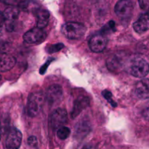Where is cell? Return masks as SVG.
Segmentation results:
<instances>
[{
  "mask_svg": "<svg viewBox=\"0 0 149 149\" xmlns=\"http://www.w3.org/2000/svg\"><path fill=\"white\" fill-rule=\"evenodd\" d=\"M61 32L67 39H79L85 33L86 27L81 23L68 22L62 26Z\"/></svg>",
  "mask_w": 149,
  "mask_h": 149,
  "instance_id": "obj_1",
  "label": "cell"
},
{
  "mask_svg": "<svg viewBox=\"0 0 149 149\" xmlns=\"http://www.w3.org/2000/svg\"><path fill=\"white\" fill-rule=\"evenodd\" d=\"M45 101V96L42 92L32 93L28 100V113L31 117L37 116L42 109Z\"/></svg>",
  "mask_w": 149,
  "mask_h": 149,
  "instance_id": "obj_2",
  "label": "cell"
},
{
  "mask_svg": "<svg viewBox=\"0 0 149 149\" xmlns=\"http://www.w3.org/2000/svg\"><path fill=\"white\" fill-rule=\"evenodd\" d=\"M148 64L142 58H135L132 61L128 68V72L136 78H144L148 74Z\"/></svg>",
  "mask_w": 149,
  "mask_h": 149,
  "instance_id": "obj_3",
  "label": "cell"
},
{
  "mask_svg": "<svg viewBox=\"0 0 149 149\" xmlns=\"http://www.w3.org/2000/svg\"><path fill=\"white\" fill-rule=\"evenodd\" d=\"M134 5L131 0H119L115 6V13L122 20L130 18L133 12Z\"/></svg>",
  "mask_w": 149,
  "mask_h": 149,
  "instance_id": "obj_4",
  "label": "cell"
},
{
  "mask_svg": "<svg viewBox=\"0 0 149 149\" xmlns=\"http://www.w3.org/2000/svg\"><path fill=\"white\" fill-rule=\"evenodd\" d=\"M47 37V33L42 29L36 27L28 31L23 35V40L30 45L41 43Z\"/></svg>",
  "mask_w": 149,
  "mask_h": 149,
  "instance_id": "obj_5",
  "label": "cell"
},
{
  "mask_svg": "<svg viewBox=\"0 0 149 149\" xmlns=\"http://www.w3.org/2000/svg\"><path fill=\"white\" fill-rule=\"evenodd\" d=\"M19 9L14 6H11L6 9L3 13L4 18V23L6 26V29L8 31L12 32L15 31V20L18 17Z\"/></svg>",
  "mask_w": 149,
  "mask_h": 149,
  "instance_id": "obj_6",
  "label": "cell"
},
{
  "mask_svg": "<svg viewBox=\"0 0 149 149\" xmlns=\"http://www.w3.org/2000/svg\"><path fill=\"white\" fill-rule=\"evenodd\" d=\"M68 114L65 109H57L54 111L49 117V125L52 129L58 130L63 126L67 122Z\"/></svg>",
  "mask_w": 149,
  "mask_h": 149,
  "instance_id": "obj_7",
  "label": "cell"
},
{
  "mask_svg": "<svg viewBox=\"0 0 149 149\" xmlns=\"http://www.w3.org/2000/svg\"><path fill=\"white\" fill-rule=\"evenodd\" d=\"M21 132L16 128H13L9 132L6 139V148L7 149H18L21 144Z\"/></svg>",
  "mask_w": 149,
  "mask_h": 149,
  "instance_id": "obj_8",
  "label": "cell"
},
{
  "mask_svg": "<svg viewBox=\"0 0 149 149\" xmlns=\"http://www.w3.org/2000/svg\"><path fill=\"white\" fill-rule=\"evenodd\" d=\"M63 97V89L59 84H52L47 91L46 98L49 105L58 104Z\"/></svg>",
  "mask_w": 149,
  "mask_h": 149,
  "instance_id": "obj_9",
  "label": "cell"
},
{
  "mask_svg": "<svg viewBox=\"0 0 149 149\" xmlns=\"http://www.w3.org/2000/svg\"><path fill=\"white\" fill-rule=\"evenodd\" d=\"M107 38L103 34H95L89 41L90 49L94 52H103L107 45Z\"/></svg>",
  "mask_w": 149,
  "mask_h": 149,
  "instance_id": "obj_10",
  "label": "cell"
},
{
  "mask_svg": "<svg viewBox=\"0 0 149 149\" xmlns=\"http://www.w3.org/2000/svg\"><path fill=\"white\" fill-rule=\"evenodd\" d=\"M90 105V100L85 96H80L75 100L73 107L71 116L72 118H76L81 113L84 109H87Z\"/></svg>",
  "mask_w": 149,
  "mask_h": 149,
  "instance_id": "obj_11",
  "label": "cell"
},
{
  "mask_svg": "<svg viewBox=\"0 0 149 149\" xmlns=\"http://www.w3.org/2000/svg\"><path fill=\"white\" fill-rule=\"evenodd\" d=\"M15 59L11 55L0 53V71L6 72L11 70L15 65Z\"/></svg>",
  "mask_w": 149,
  "mask_h": 149,
  "instance_id": "obj_12",
  "label": "cell"
},
{
  "mask_svg": "<svg viewBox=\"0 0 149 149\" xmlns=\"http://www.w3.org/2000/svg\"><path fill=\"white\" fill-rule=\"evenodd\" d=\"M133 29L138 33H144L148 31L149 29V18L148 13L142 15L138 20L133 23Z\"/></svg>",
  "mask_w": 149,
  "mask_h": 149,
  "instance_id": "obj_13",
  "label": "cell"
},
{
  "mask_svg": "<svg viewBox=\"0 0 149 149\" xmlns=\"http://www.w3.org/2000/svg\"><path fill=\"white\" fill-rule=\"evenodd\" d=\"M34 14L37 19V27L42 29L46 27L49 23V13L43 8H38L34 12Z\"/></svg>",
  "mask_w": 149,
  "mask_h": 149,
  "instance_id": "obj_14",
  "label": "cell"
},
{
  "mask_svg": "<svg viewBox=\"0 0 149 149\" xmlns=\"http://www.w3.org/2000/svg\"><path fill=\"white\" fill-rule=\"evenodd\" d=\"M135 94L141 99H148L149 97L148 79H145L140 81L136 84L135 87Z\"/></svg>",
  "mask_w": 149,
  "mask_h": 149,
  "instance_id": "obj_15",
  "label": "cell"
},
{
  "mask_svg": "<svg viewBox=\"0 0 149 149\" xmlns=\"http://www.w3.org/2000/svg\"><path fill=\"white\" fill-rule=\"evenodd\" d=\"M90 131V125L87 121H80L76 125L75 133L76 136L78 138H83L86 136Z\"/></svg>",
  "mask_w": 149,
  "mask_h": 149,
  "instance_id": "obj_16",
  "label": "cell"
},
{
  "mask_svg": "<svg viewBox=\"0 0 149 149\" xmlns=\"http://www.w3.org/2000/svg\"><path fill=\"white\" fill-rule=\"evenodd\" d=\"M124 65V62L122 58L116 55H113L111 58H108L107 67L109 70L112 71H116L120 70Z\"/></svg>",
  "mask_w": 149,
  "mask_h": 149,
  "instance_id": "obj_17",
  "label": "cell"
},
{
  "mask_svg": "<svg viewBox=\"0 0 149 149\" xmlns=\"http://www.w3.org/2000/svg\"><path fill=\"white\" fill-rule=\"evenodd\" d=\"M71 134V130L68 127L63 126L57 130V137L61 140H65L69 137Z\"/></svg>",
  "mask_w": 149,
  "mask_h": 149,
  "instance_id": "obj_18",
  "label": "cell"
},
{
  "mask_svg": "<svg viewBox=\"0 0 149 149\" xmlns=\"http://www.w3.org/2000/svg\"><path fill=\"white\" fill-rule=\"evenodd\" d=\"M64 45L62 43L55 44V45H48L46 48V50L48 53H54V52H58L61 50L62 48H63Z\"/></svg>",
  "mask_w": 149,
  "mask_h": 149,
  "instance_id": "obj_19",
  "label": "cell"
},
{
  "mask_svg": "<svg viewBox=\"0 0 149 149\" xmlns=\"http://www.w3.org/2000/svg\"><path fill=\"white\" fill-rule=\"evenodd\" d=\"M102 95H103V97L106 98V100H108V101L111 103V105L113 107H116L117 105H116V102H114L112 100V94L110 91H109V90H103V91L102 92Z\"/></svg>",
  "mask_w": 149,
  "mask_h": 149,
  "instance_id": "obj_20",
  "label": "cell"
},
{
  "mask_svg": "<svg viewBox=\"0 0 149 149\" xmlns=\"http://www.w3.org/2000/svg\"><path fill=\"white\" fill-rule=\"evenodd\" d=\"M139 1V5L142 10H148V6H149V0H138Z\"/></svg>",
  "mask_w": 149,
  "mask_h": 149,
  "instance_id": "obj_21",
  "label": "cell"
},
{
  "mask_svg": "<svg viewBox=\"0 0 149 149\" xmlns=\"http://www.w3.org/2000/svg\"><path fill=\"white\" fill-rule=\"evenodd\" d=\"M28 143L30 146L34 147L37 146L38 141H37V138H36L35 136H31L29 137V139H28Z\"/></svg>",
  "mask_w": 149,
  "mask_h": 149,
  "instance_id": "obj_22",
  "label": "cell"
},
{
  "mask_svg": "<svg viewBox=\"0 0 149 149\" xmlns=\"http://www.w3.org/2000/svg\"><path fill=\"white\" fill-rule=\"evenodd\" d=\"M53 60L54 59H49V61H47L46 63H45V64H44V65L42 67V68H41V69H40V74H44V73H45V71H46L48 65H49V63H51V61H53Z\"/></svg>",
  "mask_w": 149,
  "mask_h": 149,
  "instance_id": "obj_23",
  "label": "cell"
},
{
  "mask_svg": "<svg viewBox=\"0 0 149 149\" xmlns=\"http://www.w3.org/2000/svg\"><path fill=\"white\" fill-rule=\"evenodd\" d=\"M77 149H93V148H92L91 146L87 145V144H84V145L79 146Z\"/></svg>",
  "mask_w": 149,
  "mask_h": 149,
  "instance_id": "obj_24",
  "label": "cell"
},
{
  "mask_svg": "<svg viewBox=\"0 0 149 149\" xmlns=\"http://www.w3.org/2000/svg\"><path fill=\"white\" fill-rule=\"evenodd\" d=\"M4 15H3V13H1L0 11V27L4 25Z\"/></svg>",
  "mask_w": 149,
  "mask_h": 149,
  "instance_id": "obj_25",
  "label": "cell"
},
{
  "mask_svg": "<svg viewBox=\"0 0 149 149\" xmlns=\"http://www.w3.org/2000/svg\"><path fill=\"white\" fill-rule=\"evenodd\" d=\"M0 141H1V133H0Z\"/></svg>",
  "mask_w": 149,
  "mask_h": 149,
  "instance_id": "obj_26",
  "label": "cell"
},
{
  "mask_svg": "<svg viewBox=\"0 0 149 149\" xmlns=\"http://www.w3.org/2000/svg\"><path fill=\"white\" fill-rule=\"evenodd\" d=\"M1 79V75H0V79Z\"/></svg>",
  "mask_w": 149,
  "mask_h": 149,
  "instance_id": "obj_27",
  "label": "cell"
}]
</instances>
